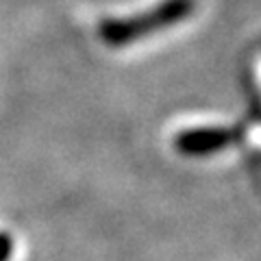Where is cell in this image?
Returning <instances> with one entry per match:
<instances>
[{"label":"cell","instance_id":"obj_3","mask_svg":"<svg viewBox=\"0 0 261 261\" xmlns=\"http://www.w3.org/2000/svg\"><path fill=\"white\" fill-rule=\"evenodd\" d=\"M11 255H13V240H11V235L0 233V261H9Z\"/></svg>","mask_w":261,"mask_h":261},{"label":"cell","instance_id":"obj_2","mask_svg":"<svg viewBox=\"0 0 261 261\" xmlns=\"http://www.w3.org/2000/svg\"><path fill=\"white\" fill-rule=\"evenodd\" d=\"M240 133L226 126H196L185 128L174 137V148L185 157H209L238 142Z\"/></svg>","mask_w":261,"mask_h":261},{"label":"cell","instance_id":"obj_1","mask_svg":"<svg viewBox=\"0 0 261 261\" xmlns=\"http://www.w3.org/2000/svg\"><path fill=\"white\" fill-rule=\"evenodd\" d=\"M196 11V0H163L157 7L130 18H109L98 27V35L107 46H128L133 42L185 22Z\"/></svg>","mask_w":261,"mask_h":261}]
</instances>
